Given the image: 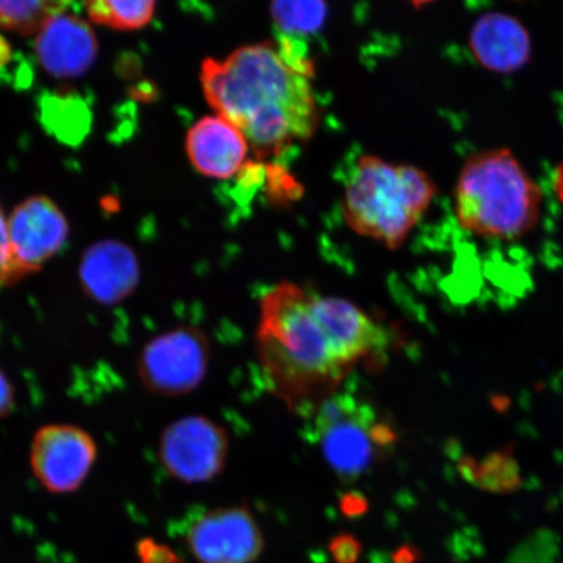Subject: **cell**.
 <instances>
[{"label":"cell","instance_id":"22","mask_svg":"<svg viewBox=\"0 0 563 563\" xmlns=\"http://www.w3.org/2000/svg\"><path fill=\"white\" fill-rule=\"evenodd\" d=\"M140 555L143 559V563H179L176 555L173 552H168V549L157 544L145 541L140 547Z\"/></svg>","mask_w":563,"mask_h":563},{"label":"cell","instance_id":"3","mask_svg":"<svg viewBox=\"0 0 563 563\" xmlns=\"http://www.w3.org/2000/svg\"><path fill=\"white\" fill-rule=\"evenodd\" d=\"M438 187L419 167L363 156L344 187L342 211L356 234L399 250L434 199Z\"/></svg>","mask_w":563,"mask_h":563},{"label":"cell","instance_id":"4","mask_svg":"<svg viewBox=\"0 0 563 563\" xmlns=\"http://www.w3.org/2000/svg\"><path fill=\"white\" fill-rule=\"evenodd\" d=\"M455 214L471 234L512 241L539 221L541 192L509 150L475 154L457 179Z\"/></svg>","mask_w":563,"mask_h":563},{"label":"cell","instance_id":"21","mask_svg":"<svg viewBox=\"0 0 563 563\" xmlns=\"http://www.w3.org/2000/svg\"><path fill=\"white\" fill-rule=\"evenodd\" d=\"M16 404L15 387L11 379L0 368V419L9 417Z\"/></svg>","mask_w":563,"mask_h":563},{"label":"cell","instance_id":"25","mask_svg":"<svg viewBox=\"0 0 563 563\" xmlns=\"http://www.w3.org/2000/svg\"><path fill=\"white\" fill-rule=\"evenodd\" d=\"M554 189L560 201L563 203V164H561L554 174Z\"/></svg>","mask_w":563,"mask_h":563},{"label":"cell","instance_id":"6","mask_svg":"<svg viewBox=\"0 0 563 563\" xmlns=\"http://www.w3.org/2000/svg\"><path fill=\"white\" fill-rule=\"evenodd\" d=\"M211 356L202 330L181 325L154 336L140 351L137 378L147 393L164 398L191 394L206 378Z\"/></svg>","mask_w":563,"mask_h":563},{"label":"cell","instance_id":"15","mask_svg":"<svg viewBox=\"0 0 563 563\" xmlns=\"http://www.w3.org/2000/svg\"><path fill=\"white\" fill-rule=\"evenodd\" d=\"M42 123L55 137L79 144L90 129V112L79 98L55 93L41 103Z\"/></svg>","mask_w":563,"mask_h":563},{"label":"cell","instance_id":"10","mask_svg":"<svg viewBox=\"0 0 563 563\" xmlns=\"http://www.w3.org/2000/svg\"><path fill=\"white\" fill-rule=\"evenodd\" d=\"M68 234L66 216L48 197L33 196L20 202L9 218V235L21 276L41 271L58 255Z\"/></svg>","mask_w":563,"mask_h":563},{"label":"cell","instance_id":"14","mask_svg":"<svg viewBox=\"0 0 563 563\" xmlns=\"http://www.w3.org/2000/svg\"><path fill=\"white\" fill-rule=\"evenodd\" d=\"M470 48L484 68L512 74L531 59V38L516 18L503 12L485 13L470 33Z\"/></svg>","mask_w":563,"mask_h":563},{"label":"cell","instance_id":"11","mask_svg":"<svg viewBox=\"0 0 563 563\" xmlns=\"http://www.w3.org/2000/svg\"><path fill=\"white\" fill-rule=\"evenodd\" d=\"M98 54L93 27L87 20L62 12L35 35V55L42 68L58 79L88 73Z\"/></svg>","mask_w":563,"mask_h":563},{"label":"cell","instance_id":"13","mask_svg":"<svg viewBox=\"0 0 563 563\" xmlns=\"http://www.w3.org/2000/svg\"><path fill=\"white\" fill-rule=\"evenodd\" d=\"M186 147L197 172L221 180L242 170L251 150L243 133L220 115L201 118L188 131Z\"/></svg>","mask_w":563,"mask_h":563},{"label":"cell","instance_id":"20","mask_svg":"<svg viewBox=\"0 0 563 563\" xmlns=\"http://www.w3.org/2000/svg\"><path fill=\"white\" fill-rule=\"evenodd\" d=\"M329 552L335 563H356L363 552V545L350 533L338 534L329 544Z\"/></svg>","mask_w":563,"mask_h":563},{"label":"cell","instance_id":"7","mask_svg":"<svg viewBox=\"0 0 563 563\" xmlns=\"http://www.w3.org/2000/svg\"><path fill=\"white\" fill-rule=\"evenodd\" d=\"M229 450L227 431L200 415L174 420L158 440L162 467L175 481L186 484L213 481L227 466Z\"/></svg>","mask_w":563,"mask_h":563},{"label":"cell","instance_id":"5","mask_svg":"<svg viewBox=\"0 0 563 563\" xmlns=\"http://www.w3.org/2000/svg\"><path fill=\"white\" fill-rule=\"evenodd\" d=\"M314 439L329 466L344 481H355L397 441L372 407L350 396H333L314 413Z\"/></svg>","mask_w":563,"mask_h":563},{"label":"cell","instance_id":"23","mask_svg":"<svg viewBox=\"0 0 563 563\" xmlns=\"http://www.w3.org/2000/svg\"><path fill=\"white\" fill-rule=\"evenodd\" d=\"M367 510V504H365L363 498H358L356 496H347L343 499L342 503V511L344 516L350 518L362 516V514Z\"/></svg>","mask_w":563,"mask_h":563},{"label":"cell","instance_id":"19","mask_svg":"<svg viewBox=\"0 0 563 563\" xmlns=\"http://www.w3.org/2000/svg\"><path fill=\"white\" fill-rule=\"evenodd\" d=\"M21 278L23 276H21L12 255L9 220L0 209V287L11 286Z\"/></svg>","mask_w":563,"mask_h":563},{"label":"cell","instance_id":"9","mask_svg":"<svg viewBox=\"0 0 563 563\" xmlns=\"http://www.w3.org/2000/svg\"><path fill=\"white\" fill-rule=\"evenodd\" d=\"M189 553L199 563H252L264 551L262 528L246 506L201 514L186 532Z\"/></svg>","mask_w":563,"mask_h":563},{"label":"cell","instance_id":"24","mask_svg":"<svg viewBox=\"0 0 563 563\" xmlns=\"http://www.w3.org/2000/svg\"><path fill=\"white\" fill-rule=\"evenodd\" d=\"M418 560V549L410 545L399 548L398 551L393 554V563H417Z\"/></svg>","mask_w":563,"mask_h":563},{"label":"cell","instance_id":"16","mask_svg":"<svg viewBox=\"0 0 563 563\" xmlns=\"http://www.w3.org/2000/svg\"><path fill=\"white\" fill-rule=\"evenodd\" d=\"M86 9L91 23L115 31H136L151 23L156 12L152 0L118 2V0H93Z\"/></svg>","mask_w":563,"mask_h":563},{"label":"cell","instance_id":"1","mask_svg":"<svg viewBox=\"0 0 563 563\" xmlns=\"http://www.w3.org/2000/svg\"><path fill=\"white\" fill-rule=\"evenodd\" d=\"M312 63L285 37L246 45L202 62L208 103L249 141L258 159L278 157L312 139L320 125Z\"/></svg>","mask_w":563,"mask_h":563},{"label":"cell","instance_id":"26","mask_svg":"<svg viewBox=\"0 0 563 563\" xmlns=\"http://www.w3.org/2000/svg\"><path fill=\"white\" fill-rule=\"evenodd\" d=\"M11 58V47L7 41L0 37V67L4 66Z\"/></svg>","mask_w":563,"mask_h":563},{"label":"cell","instance_id":"12","mask_svg":"<svg viewBox=\"0 0 563 563\" xmlns=\"http://www.w3.org/2000/svg\"><path fill=\"white\" fill-rule=\"evenodd\" d=\"M140 264L131 246L118 241H101L84 253L79 266L82 291L102 306H115L135 292Z\"/></svg>","mask_w":563,"mask_h":563},{"label":"cell","instance_id":"18","mask_svg":"<svg viewBox=\"0 0 563 563\" xmlns=\"http://www.w3.org/2000/svg\"><path fill=\"white\" fill-rule=\"evenodd\" d=\"M329 9L323 2H295L280 0L271 5V15L278 30L286 37H298L321 31Z\"/></svg>","mask_w":563,"mask_h":563},{"label":"cell","instance_id":"8","mask_svg":"<svg viewBox=\"0 0 563 563\" xmlns=\"http://www.w3.org/2000/svg\"><path fill=\"white\" fill-rule=\"evenodd\" d=\"M98 456L97 442L86 429L66 422L41 427L32 439V474L53 495L81 488Z\"/></svg>","mask_w":563,"mask_h":563},{"label":"cell","instance_id":"2","mask_svg":"<svg viewBox=\"0 0 563 563\" xmlns=\"http://www.w3.org/2000/svg\"><path fill=\"white\" fill-rule=\"evenodd\" d=\"M260 363L274 396L295 413H316L354 369L314 305V292L282 282L262 299Z\"/></svg>","mask_w":563,"mask_h":563},{"label":"cell","instance_id":"17","mask_svg":"<svg viewBox=\"0 0 563 563\" xmlns=\"http://www.w3.org/2000/svg\"><path fill=\"white\" fill-rule=\"evenodd\" d=\"M68 3L51 0H0V30L23 35H37L48 20L66 12Z\"/></svg>","mask_w":563,"mask_h":563}]
</instances>
